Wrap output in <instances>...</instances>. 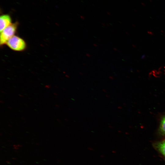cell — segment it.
Instances as JSON below:
<instances>
[{"mask_svg":"<svg viewBox=\"0 0 165 165\" xmlns=\"http://www.w3.org/2000/svg\"><path fill=\"white\" fill-rule=\"evenodd\" d=\"M17 26V22L11 24L1 32L0 39L1 45L6 43L8 40L14 35L16 30Z\"/></svg>","mask_w":165,"mask_h":165,"instance_id":"6da1fadb","label":"cell"},{"mask_svg":"<svg viewBox=\"0 0 165 165\" xmlns=\"http://www.w3.org/2000/svg\"><path fill=\"white\" fill-rule=\"evenodd\" d=\"M6 44L11 49L17 51L23 50L26 47V44L24 40L15 35L10 38Z\"/></svg>","mask_w":165,"mask_h":165,"instance_id":"7a4b0ae2","label":"cell"},{"mask_svg":"<svg viewBox=\"0 0 165 165\" xmlns=\"http://www.w3.org/2000/svg\"><path fill=\"white\" fill-rule=\"evenodd\" d=\"M152 145L154 149L165 160V140L156 141Z\"/></svg>","mask_w":165,"mask_h":165,"instance_id":"3957f363","label":"cell"},{"mask_svg":"<svg viewBox=\"0 0 165 165\" xmlns=\"http://www.w3.org/2000/svg\"><path fill=\"white\" fill-rule=\"evenodd\" d=\"M11 19L7 14L3 15L0 17V31L1 32L11 23Z\"/></svg>","mask_w":165,"mask_h":165,"instance_id":"277c9868","label":"cell"},{"mask_svg":"<svg viewBox=\"0 0 165 165\" xmlns=\"http://www.w3.org/2000/svg\"><path fill=\"white\" fill-rule=\"evenodd\" d=\"M158 131L161 135L165 136V116L162 117L161 119Z\"/></svg>","mask_w":165,"mask_h":165,"instance_id":"5b68a950","label":"cell"},{"mask_svg":"<svg viewBox=\"0 0 165 165\" xmlns=\"http://www.w3.org/2000/svg\"><path fill=\"white\" fill-rule=\"evenodd\" d=\"M14 148L16 150H18L19 149L18 147H14Z\"/></svg>","mask_w":165,"mask_h":165,"instance_id":"8992f818","label":"cell"},{"mask_svg":"<svg viewBox=\"0 0 165 165\" xmlns=\"http://www.w3.org/2000/svg\"><path fill=\"white\" fill-rule=\"evenodd\" d=\"M17 145L18 147H22V145H20V144H18V145Z\"/></svg>","mask_w":165,"mask_h":165,"instance_id":"52a82bcc","label":"cell"},{"mask_svg":"<svg viewBox=\"0 0 165 165\" xmlns=\"http://www.w3.org/2000/svg\"><path fill=\"white\" fill-rule=\"evenodd\" d=\"M6 163H10V162L8 161H6Z\"/></svg>","mask_w":165,"mask_h":165,"instance_id":"ba28073f","label":"cell"},{"mask_svg":"<svg viewBox=\"0 0 165 165\" xmlns=\"http://www.w3.org/2000/svg\"><path fill=\"white\" fill-rule=\"evenodd\" d=\"M12 159H13V160H16V158H13Z\"/></svg>","mask_w":165,"mask_h":165,"instance_id":"9c48e42d","label":"cell"}]
</instances>
